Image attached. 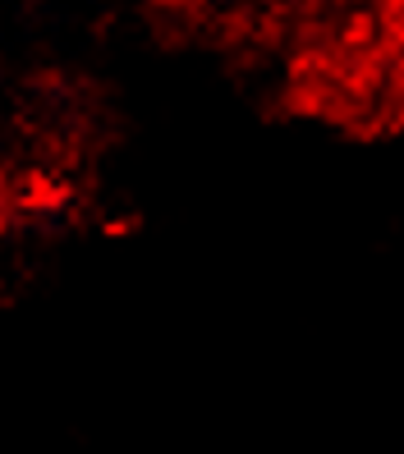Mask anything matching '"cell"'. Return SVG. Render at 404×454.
I'll return each mask as SVG.
<instances>
[]
</instances>
